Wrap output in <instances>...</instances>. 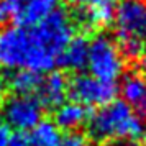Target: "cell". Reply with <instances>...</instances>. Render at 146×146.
Returning a JSON list of instances; mask_svg holds the SVG:
<instances>
[{
  "label": "cell",
  "instance_id": "21",
  "mask_svg": "<svg viewBox=\"0 0 146 146\" xmlns=\"http://www.w3.org/2000/svg\"><path fill=\"white\" fill-rule=\"evenodd\" d=\"M3 89H5V80H3V77H0V97L3 95Z\"/></svg>",
  "mask_w": 146,
  "mask_h": 146
},
{
  "label": "cell",
  "instance_id": "17",
  "mask_svg": "<svg viewBox=\"0 0 146 146\" xmlns=\"http://www.w3.org/2000/svg\"><path fill=\"white\" fill-rule=\"evenodd\" d=\"M69 3H72L76 7H80V8H87L90 5H95V3H100V2H107V0H67Z\"/></svg>",
  "mask_w": 146,
  "mask_h": 146
},
{
  "label": "cell",
  "instance_id": "18",
  "mask_svg": "<svg viewBox=\"0 0 146 146\" xmlns=\"http://www.w3.org/2000/svg\"><path fill=\"white\" fill-rule=\"evenodd\" d=\"M107 146H136L135 139H117V141H108Z\"/></svg>",
  "mask_w": 146,
  "mask_h": 146
},
{
  "label": "cell",
  "instance_id": "23",
  "mask_svg": "<svg viewBox=\"0 0 146 146\" xmlns=\"http://www.w3.org/2000/svg\"><path fill=\"white\" fill-rule=\"evenodd\" d=\"M143 41H145V44H146V28H145V35H143Z\"/></svg>",
  "mask_w": 146,
  "mask_h": 146
},
{
  "label": "cell",
  "instance_id": "8",
  "mask_svg": "<svg viewBox=\"0 0 146 146\" xmlns=\"http://www.w3.org/2000/svg\"><path fill=\"white\" fill-rule=\"evenodd\" d=\"M36 99L48 108H56L66 100L69 94V80L62 72L49 71L44 77H40L36 87Z\"/></svg>",
  "mask_w": 146,
  "mask_h": 146
},
{
  "label": "cell",
  "instance_id": "16",
  "mask_svg": "<svg viewBox=\"0 0 146 146\" xmlns=\"http://www.w3.org/2000/svg\"><path fill=\"white\" fill-rule=\"evenodd\" d=\"M10 143H12L10 128L5 126L3 123H0V146H10Z\"/></svg>",
  "mask_w": 146,
  "mask_h": 146
},
{
  "label": "cell",
  "instance_id": "20",
  "mask_svg": "<svg viewBox=\"0 0 146 146\" xmlns=\"http://www.w3.org/2000/svg\"><path fill=\"white\" fill-rule=\"evenodd\" d=\"M141 71H143V76L146 77V54L143 56V59H141Z\"/></svg>",
  "mask_w": 146,
  "mask_h": 146
},
{
  "label": "cell",
  "instance_id": "12",
  "mask_svg": "<svg viewBox=\"0 0 146 146\" xmlns=\"http://www.w3.org/2000/svg\"><path fill=\"white\" fill-rule=\"evenodd\" d=\"M89 41L82 36H72L59 53L58 62L67 71H82L87 66Z\"/></svg>",
  "mask_w": 146,
  "mask_h": 146
},
{
  "label": "cell",
  "instance_id": "3",
  "mask_svg": "<svg viewBox=\"0 0 146 146\" xmlns=\"http://www.w3.org/2000/svg\"><path fill=\"white\" fill-rule=\"evenodd\" d=\"M117 44L126 58H138L145 53L146 0H120L115 5Z\"/></svg>",
  "mask_w": 146,
  "mask_h": 146
},
{
  "label": "cell",
  "instance_id": "11",
  "mask_svg": "<svg viewBox=\"0 0 146 146\" xmlns=\"http://www.w3.org/2000/svg\"><path fill=\"white\" fill-rule=\"evenodd\" d=\"M89 120V113H87V107L82 104L76 102V100H69V102H62L61 105L54 108V125L59 130H66V131H76L79 130L82 125H86Z\"/></svg>",
  "mask_w": 146,
  "mask_h": 146
},
{
  "label": "cell",
  "instance_id": "10",
  "mask_svg": "<svg viewBox=\"0 0 146 146\" xmlns=\"http://www.w3.org/2000/svg\"><path fill=\"white\" fill-rule=\"evenodd\" d=\"M121 100L133 108L141 120H146V77L143 74L131 72L125 76L120 86Z\"/></svg>",
  "mask_w": 146,
  "mask_h": 146
},
{
  "label": "cell",
  "instance_id": "7",
  "mask_svg": "<svg viewBox=\"0 0 146 146\" xmlns=\"http://www.w3.org/2000/svg\"><path fill=\"white\" fill-rule=\"evenodd\" d=\"M8 13L21 27H33L59 8V0H5Z\"/></svg>",
  "mask_w": 146,
  "mask_h": 146
},
{
  "label": "cell",
  "instance_id": "14",
  "mask_svg": "<svg viewBox=\"0 0 146 146\" xmlns=\"http://www.w3.org/2000/svg\"><path fill=\"white\" fill-rule=\"evenodd\" d=\"M40 82V74L28 71V69H18L10 72L7 84L15 94H33Z\"/></svg>",
  "mask_w": 146,
  "mask_h": 146
},
{
  "label": "cell",
  "instance_id": "22",
  "mask_svg": "<svg viewBox=\"0 0 146 146\" xmlns=\"http://www.w3.org/2000/svg\"><path fill=\"white\" fill-rule=\"evenodd\" d=\"M141 133H143V143H145V146H146V130L145 131H141Z\"/></svg>",
  "mask_w": 146,
  "mask_h": 146
},
{
  "label": "cell",
  "instance_id": "15",
  "mask_svg": "<svg viewBox=\"0 0 146 146\" xmlns=\"http://www.w3.org/2000/svg\"><path fill=\"white\" fill-rule=\"evenodd\" d=\"M59 146H94V143L89 138L82 136V135L72 133V135L66 136L64 139H61Z\"/></svg>",
  "mask_w": 146,
  "mask_h": 146
},
{
  "label": "cell",
  "instance_id": "5",
  "mask_svg": "<svg viewBox=\"0 0 146 146\" xmlns=\"http://www.w3.org/2000/svg\"><path fill=\"white\" fill-rule=\"evenodd\" d=\"M43 108L44 107L33 94H13L3 100L0 117L10 130L23 133L43 121Z\"/></svg>",
  "mask_w": 146,
  "mask_h": 146
},
{
  "label": "cell",
  "instance_id": "6",
  "mask_svg": "<svg viewBox=\"0 0 146 146\" xmlns=\"http://www.w3.org/2000/svg\"><path fill=\"white\" fill-rule=\"evenodd\" d=\"M69 94L84 107H102L115 99L117 87L115 82L99 79L92 74H79L69 82Z\"/></svg>",
  "mask_w": 146,
  "mask_h": 146
},
{
  "label": "cell",
  "instance_id": "9",
  "mask_svg": "<svg viewBox=\"0 0 146 146\" xmlns=\"http://www.w3.org/2000/svg\"><path fill=\"white\" fill-rule=\"evenodd\" d=\"M61 130L53 121H40L38 125L12 136L10 146H59Z\"/></svg>",
  "mask_w": 146,
  "mask_h": 146
},
{
  "label": "cell",
  "instance_id": "1",
  "mask_svg": "<svg viewBox=\"0 0 146 146\" xmlns=\"http://www.w3.org/2000/svg\"><path fill=\"white\" fill-rule=\"evenodd\" d=\"M74 36V21L66 10L56 8L33 27L10 25L0 30V69L49 72L59 53Z\"/></svg>",
  "mask_w": 146,
  "mask_h": 146
},
{
  "label": "cell",
  "instance_id": "13",
  "mask_svg": "<svg viewBox=\"0 0 146 146\" xmlns=\"http://www.w3.org/2000/svg\"><path fill=\"white\" fill-rule=\"evenodd\" d=\"M113 15H115V0H107L84 8L80 23L86 28H104L113 21Z\"/></svg>",
  "mask_w": 146,
  "mask_h": 146
},
{
  "label": "cell",
  "instance_id": "2",
  "mask_svg": "<svg viewBox=\"0 0 146 146\" xmlns=\"http://www.w3.org/2000/svg\"><path fill=\"white\" fill-rule=\"evenodd\" d=\"M94 139L108 143L117 139H136L143 131V123L133 108L123 100L108 102L87 120Z\"/></svg>",
  "mask_w": 146,
  "mask_h": 146
},
{
  "label": "cell",
  "instance_id": "4",
  "mask_svg": "<svg viewBox=\"0 0 146 146\" xmlns=\"http://www.w3.org/2000/svg\"><path fill=\"white\" fill-rule=\"evenodd\" d=\"M86 67H89L90 74L95 77L115 82L125 71V56L113 38L97 35L89 43Z\"/></svg>",
  "mask_w": 146,
  "mask_h": 146
},
{
  "label": "cell",
  "instance_id": "19",
  "mask_svg": "<svg viewBox=\"0 0 146 146\" xmlns=\"http://www.w3.org/2000/svg\"><path fill=\"white\" fill-rule=\"evenodd\" d=\"M8 17H10V13H8L7 3H5V0H0V23H3Z\"/></svg>",
  "mask_w": 146,
  "mask_h": 146
}]
</instances>
